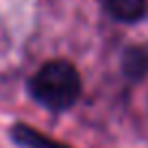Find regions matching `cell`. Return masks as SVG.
I'll return each mask as SVG.
<instances>
[{
    "label": "cell",
    "mask_w": 148,
    "mask_h": 148,
    "mask_svg": "<svg viewBox=\"0 0 148 148\" xmlns=\"http://www.w3.org/2000/svg\"><path fill=\"white\" fill-rule=\"evenodd\" d=\"M83 83L81 74L70 61L55 59L44 63L28 81L33 100L50 111H65L79 100Z\"/></svg>",
    "instance_id": "obj_1"
},
{
    "label": "cell",
    "mask_w": 148,
    "mask_h": 148,
    "mask_svg": "<svg viewBox=\"0 0 148 148\" xmlns=\"http://www.w3.org/2000/svg\"><path fill=\"white\" fill-rule=\"evenodd\" d=\"M124 70L131 76H142L148 70V55L144 50H139V48H133L124 59Z\"/></svg>",
    "instance_id": "obj_4"
},
{
    "label": "cell",
    "mask_w": 148,
    "mask_h": 148,
    "mask_svg": "<svg viewBox=\"0 0 148 148\" xmlns=\"http://www.w3.org/2000/svg\"><path fill=\"white\" fill-rule=\"evenodd\" d=\"M105 9L118 22H137L146 13V0H105Z\"/></svg>",
    "instance_id": "obj_3"
},
{
    "label": "cell",
    "mask_w": 148,
    "mask_h": 148,
    "mask_svg": "<svg viewBox=\"0 0 148 148\" xmlns=\"http://www.w3.org/2000/svg\"><path fill=\"white\" fill-rule=\"evenodd\" d=\"M11 137L22 148H70V146H65V144L57 142V139L48 137V135L39 133L37 129L26 126V124H15L11 129Z\"/></svg>",
    "instance_id": "obj_2"
}]
</instances>
